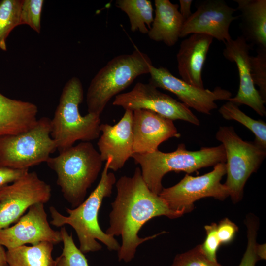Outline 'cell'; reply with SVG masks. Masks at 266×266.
<instances>
[{
	"mask_svg": "<svg viewBox=\"0 0 266 266\" xmlns=\"http://www.w3.org/2000/svg\"><path fill=\"white\" fill-rule=\"evenodd\" d=\"M155 16L148 33L149 38L173 46L180 38L184 19L179 6L169 0H155Z\"/></svg>",
	"mask_w": 266,
	"mask_h": 266,
	"instance_id": "ffe728a7",
	"label": "cell"
},
{
	"mask_svg": "<svg viewBox=\"0 0 266 266\" xmlns=\"http://www.w3.org/2000/svg\"><path fill=\"white\" fill-rule=\"evenodd\" d=\"M196 10L184 21L180 38L200 33L209 35L225 44L232 38L229 29L239 16H234L236 8L223 0H205L198 3Z\"/></svg>",
	"mask_w": 266,
	"mask_h": 266,
	"instance_id": "5bb4252c",
	"label": "cell"
},
{
	"mask_svg": "<svg viewBox=\"0 0 266 266\" xmlns=\"http://www.w3.org/2000/svg\"><path fill=\"white\" fill-rule=\"evenodd\" d=\"M150 57L136 48L132 53L112 58L92 79L86 94L89 113L100 116L110 100L128 87L139 76L149 73Z\"/></svg>",
	"mask_w": 266,
	"mask_h": 266,
	"instance_id": "8992f818",
	"label": "cell"
},
{
	"mask_svg": "<svg viewBox=\"0 0 266 266\" xmlns=\"http://www.w3.org/2000/svg\"><path fill=\"white\" fill-rule=\"evenodd\" d=\"M238 231L237 226L227 218L217 224V233L221 244L230 243L233 239Z\"/></svg>",
	"mask_w": 266,
	"mask_h": 266,
	"instance_id": "1f68e13d",
	"label": "cell"
},
{
	"mask_svg": "<svg viewBox=\"0 0 266 266\" xmlns=\"http://www.w3.org/2000/svg\"><path fill=\"white\" fill-rule=\"evenodd\" d=\"M256 253L259 260H266V244H256Z\"/></svg>",
	"mask_w": 266,
	"mask_h": 266,
	"instance_id": "e575fe53",
	"label": "cell"
},
{
	"mask_svg": "<svg viewBox=\"0 0 266 266\" xmlns=\"http://www.w3.org/2000/svg\"><path fill=\"white\" fill-rule=\"evenodd\" d=\"M206 236L204 242L200 245L202 253L209 260L217 262V252L221 244L217 233V224L212 223L205 226Z\"/></svg>",
	"mask_w": 266,
	"mask_h": 266,
	"instance_id": "4dcf8cb0",
	"label": "cell"
},
{
	"mask_svg": "<svg viewBox=\"0 0 266 266\" xmlns=\"http://www.w3.org/2000/svg\"><path fill=\"white\" fill-rule=\"evenodd\" d=\"M240 12L242 35L253 48L266 50V0H233Z\"/></svg>",
	"mask_w": 266,
	"mask_h": 266,
	"instance_id": "44dd1931",
	"label": "cell"
},
{
	"mask_svg": "<svg viewBox=\"0 0 266 266\" xmlns=\"http://www.w3.org/2000/svg\"><path fill=\"white\" fill-rule=\"evenodd\" d=\"M226 174V163H218L204 175L194 177L186 174L175 185L163 188L158 195L171 210L183 215L192 211L194 203L200 199L213 197L223 200L229 196L227 188L221 183Z\"/></svg>",
	"mask_w": 266,
	"mask_h": 266,
	"instance_id": "9c48e42d",
	"label": "cell"
},
{
	"mask_svg": "<svg viewBox=\"0 0 266 266\" xmlns=\"http://www.w3.org/2000/svg\"><path fill=\"white\" fill-rule=\"evenodd\" d=\"M51 197L50 185L35 171L0 187V230L17 222L32 205L47 203Z\"/></svg>",
	"mask_w": 266,
	"mask_h": 266,
	"instance_id": "30bf717a",
	"label": "cell"
},
{
	"mask_svg": "<svg viewBox=\"0 0 266 266\" xmlns=\"http://www.w3.org/2000/svg\"><path fill=\"white\" fill-rule=\"evenodd\" d=\"M7 265L6 261V251L0 243V266Z\"/></svg>",
	"mask_w": 266,
	"mask_h": 266,
	"instance_id": "d590c367",
	"label": "cell"
},
{
	"mask_svg": "<svg viewBox=\"0 0 266 266\" xmlns=\"http://www.w3.org/2000/svg\"><path fill=\"white\" fill-rule=\"evenodd\" d=\"M57 175V184L72 208L85 200L88 189L96 180L103 161L90 142H81L46 162Z\"/></svg>",
	"mask_w": 266,
	"mask_h": 266,
	"instance_id": "3957f363",
	"label": "cell"
},
{
	"mask_svg": "<svg viewBox=\"0 0 266 266\" xmlns=\"http://www.w3.org/2000/svg\"><path fill=\"white\" fill-rule=\"evenodd\" d=\"M213 40L209 35L194 33L181 42L176 59L178 73L182 80L204 88L202 71Z\"/></svg>",
	"mask_w": 266,
	"mask_h": 266,
	"instance_id": "ac0fdd59",
	"label": "cell"
},
{
	"mask_svg": "<svg viewBox=\"0 0 266 266\" xmlns=\"http://www.w3.org/2000/svg\"><path fill=\"white\" fill-rule=\"evenodd\" d=\"M6 266H8V265H6Z\"/></svg>",
	"mask_w": 266,
	"mask_h": 266,
	"instance_id": "8d00e7d4",
	"label": "cell"
},
{
	"mask_svg": "<svg viewBox=\"0 0 266 266\" xmlns=\"http://www.w3.org/2000/svg\"><path fill=\"white\" fill-rule=\"evenodd\" d=\"M171 266H224L208 259L202 253L200 245L187 252L177 254Z\"/></svg>",
	"mask_w": 266,
	"mask_h": 266,
	"instance_id": "f546056e",
	"label": "cell"
},
{
	"mask_svg": "<svg viewBox=\"0 0 266 266\" xmlns=\"http://www.w3.org/2000/svg\"><path fill=\"white\" fill-rule=\"evenodd\" d=\"M54 244L42 242L7 249L6 261L8 266H56L52 252Z\"/></svg>",
	"mask_w": 266,
	"mask_h": 266,
	"instance_id": "7402d4cb",
	"label": "cell"
},
{
	"mask_svg": "<svg viewBox=\"0 0 266 266\" xmlns=\"http://www.w3.org/2000/svg\"><path fill=\"white\" fill-rule=\"evenodd\" d=\"M111 160L108 158L101 172L100 180L89 197L79 205L74 208H66L68 214L65 216L54 206L49 208L50 223L56 227L69 225L75 230L79 242L80 250L83 253L100 251L101 242L110 251H118L120 245L114 238L104 233L100 228L98 214L104 198L112 194L116 178L112 172H109L108 166Z\"/></svg>",
	"mask_w": 266,
	"mask_h": 266,
	"instance_id": "7a4b0ae2",
	"label": "cell"
},
{
	"mask_svg": "<svg viewBox=\"0 0 266 266\" xmlns=\"http://www.w3.org/2000/svg\"><path fill=\"white\" fill-rule=\"evenodd\" d=\"M51 129V119L42 117L25 132L0 136V166L29 169L46 162L57 150Z\"/></svg>",
	"mask_w": 266,
	"mask_h": 266,
	"instance_id": "52a82bcc",
	"label": "cell"
},
{
	"mask_svg": "<svg viewBox=\"0 0 266 266\" xmlns=\"http://www.w3.org/2000/svg\"><path fill=\"white\" fill-rule=\"evenodd\" d=\"M132 129L133 154L153 152L162 142L181 136L172 120L144 109L133 111Z\"/></svg>",
	"mask_w": 266,
	"mask_h": 266,
	"instance_id": "2e32d148",
	"label": "cell"
},
{
	"mask_svg": "<svg viewBox=\"0 0 266 266\" xmlns=\"http://www.w3.org/2000/svg\"><path fill=\"white\" fill-rule=\"evenodd\" d=\"M43 0H22L21 25H27L38 33L41 31V18Z\"/></svg>",
	"mask_w": 266,
	"mask_h": 266,
	"instance_id": "4316f807",
	"label": "cell"
},
{
	"mask_svg": "<svg viewBox=\"0 0 266 266\" xmlns=\"http://www.w3.org/2000/svg\"><path fill=\"white\" fill-rule=\"evenodd\" d=\"M133 111L125 110L119 122L114 125L101 124L100 136L97 146L103 162L111 158L109 169H121L133 154L132 117Z\"/></svg>",
	"mask_w": 266,
	"mask_h": 266,
	"instance_id": "e0dca14e",
	"label": "cell"
},
{
	"mask_svg": "<svg viewBox=\"0 0 266 266\" xmlns=\"http://www.w3.org/2000/svg\"><path fill=\"white\" fill-rule=\"evenodd\" d=\"M149 74V83L172 93L188 107L200 113L210 114L211 111L218 107L216 101L228 100L232 97L230 91L219 86L210 90L190 85L174 76L164 67H156L152 65Z\"/></svg>",
	"mask_w": 266,
	"mask_h": 266,
	"instance_id": "7c38bea8",
	"label": "cell"
},
{
	"mask_svg": "<svg viewBox=\"0 0 266 266\" xmlns=\"http://www.w3.org/2000/svg\"><path fill=\"white\" fill-rule=\"evenodd\" d=\"M60 232L63 248L61 254L55 260L56 266H89L84 254L76 246L72 234H69L64 226Z\"/></svg>",
	"mask_w": 266,
	"mask_h": 266,
	"instance_id": "484cf974",
	"label": "cell"
},
{
	"mask_svg": "<svg viewBox=\"0 0 266 266\" xmlns=\"http://www.w3.org/2000/svg\"><path fill=\"white\" fill-rule=\"evenodd\" d=\"M29 171V169H15L0 166V187L13 183Z\"/></svg>",
	"mask_w": 266,
	"mask_h": 266,
	"instance_id": "d6a6232c",
	"label": "cell"
},
{
	"mask_svg": "<svg viewBox=\"0 0 266 266\" xmlns=\"http://www.w3.org/2000/svg\"><path fill=\"white\" fill-rule=\"evenodd\" d=\"M112 104L125 110L144 109L172 121L181 120L200 125L199 119L189 107L149 83H137L130 91L116 96Z\"/></svg>",
	"mask_w": 266,
	"mask_h": 266,
	"instance_id": "8fae6325",
	"label": "cell"
},
{
	"mask_svg": "<svg viewBox=\"0 0 266 266\" xmlns=\"http://www.w3.org/2000/svg\"><path fill=\"white\" fill-rule=\"evenodd\" d=\"M245 224L247 228L248 243L246 250L238 266H255L259 260L256 253V246L258 221L252 216L247 217Z\"/></svg>",
	"mask_w": 266,
	"mask_h": 266,
	"instance_id": "f1b7e54d",
	"label": "cell"
},
{
	"mask_svg": "<svg viewBox=\"0 0 266 266\" xmlns=\"http://www.w3.org/2000/svg\"><path fill=\"white\" fill-rule=\"evenodd\" d=\"M61 241L60 232L49 225L43 203L32 205L15 224L0 230V243L7 249L27 244L49 242L54 245Z\"/></svg>",
	"mask_w": 266,
	"mask_h": 266,
	"instance_id": "4fadbf2b",
	"label": "cell"
},
{
	"mask_svg": "<svg viewBox=\"0 0 266 266\" xmlns=\"http://www.w3.org/2000/svg\"><path fill=\"white\" fill-rule=\"evenodd\" d=\"M193 2L192 0H179L180 9L179 11L185 21L192 14L191 7Z\"/></svg>",
	"mask_w": 266,
	"mask_h": 266,
	"instance_id": "836d02e7",
	"label": "cell"
},
{
	"mask_svg": "<svg viewBox=\"0 0 266 266\" xmlns=\"http://www.w3.org/2000/svg\"><path fill=\"white\" fill-rule=\"evenodd\" d=\"M22 0L0 1V50L6 51V39L11 32L21 25Z\"/></svg>",
	"mask_w": 266,
	"mask_h": 266,
	"instance_id": "d4e9b609",
	"label": "cell"
},
{
	"mask_svg": "<svg viewBox=\"0 0 266 266\" xmlns=\"http://www.w3.org/2000/svg\"><path fill=\"white\" fill-rule=\"evenodd\" d=\"M84 99L83 85L72 77L64 85L54 117L51 119V136L61 152L78 140L90 142L100 134V116L88 113L81 115L79 105Z\"/></svg>",
	"mask_w": 266,
	"mask_h": 266,
	"instance_id": "277c9868",
	"label": "cell"
},
{
	"mask_svg": "<svg viewBox=\"0 0 266 266\" xmlns=\"http://www.w3.org/2000/svg\"><path fill=\"white\" fill-rule=\"evenodd\" d=\"M219 112L226 120H235L249 129L255 136L254 141L257 145L266 150V123L263 120L250 117L236 104L228 101L219 109Z\"/></svg>",
	"mask_w": 266,
	"mask_h": 266,
	"instance_id": "cb8c5ba5",
	"label": "cell"
},
{
	"mask_svg": "<svg viewBox=\"0 0 266 266\" xmlns=\"http://www.w3.org/2000/svg\"><path fill=\"white\" fill-rule=\"evenodd\" d=\"M37 113L34 103L10 99L0 92V136L31 129L37 121Z\"/></svg>",
	"mask_w": 266,
	"mask_h": 266,
	"instance_id": "d6986e66",
	"label": "cell"
},
{
	"mask_svg": "<svg viewBox=\"0 0 266 266\" xmlns=\"http://www.w3.org/2000/svg\"><path fill=\"white\" fill-rule=\"evenodd\" d=\"M115 184L116 196L111 203L109 226L105 233L113 237H121L118 260L128 263L134 257L139 245L165 233L140 237L138 233L145 223L156 217L174 219L182 215L171 210L158 195L149 189L138 167L132 176H121Z\"/></svg>",
	"mask_w": 266,
	"mask_h": 266,
	"instance_id": "6da1fadb",
	"label": "cell"
},
{
	"mask_svg": "<svg viewBox=\"0 0 266 266\" xmlns=\"http://www.w3.org/2000/svg\"><path fill=\"white\" fill-rule=\"evenodd\" d=\"M216 138L225 151L227 176L224 185L232 201L237 202L242 198L247 180L266 157V150L254 142L242 140L232 126L220 127Z\"/></svg>",
	"mask_w": 266,
	"mask_h": 266,
	"instance_id": "ba28073f",
	"label": "cell"
},
{
	"mask_svg": "<svg viewBox=\"0 0 266 266\" xmlns=\"http://www.w3.org/2000/svg\"><path fill=\"white\" fill-rule=\"evenodd\" d=\"M115 5L127 15L132 32L148 33L154 19L150 0H117Z\"/></svg>",
	"mask_w": 266,
	"mask_h": 266,
	"instance_id": "603a6c76",
	"label": "cell"
},
{
	"mask_svg": "<svg viewBox=\"0 0 266 266\" xmlns=\"http://www.w3.org/2000/svg\"><path fill=\"white\" fill-rule=\"evenodd\" d=\"M255 56L250 57V70L254 85L259 90V94L266 102V50L257 49Z\"/></svg>",
	"mask_w": 266,
	"mask_h": 266,
	"instance_id": "83f0119b",
	"label": "cell"
},
{
	"mask_svg": "<svg viewBox=\"0 0 266 266\" xmlns=\"http://www.w3.org/2000/svg\"><path fill=\"white\" fill-rule=\"evenodd\" d=\"M223 54L230 62L236 65L239 78L237 94L230 101L238 106H249L261 116H266V102L263 100L254 84L250 70V51L252 47L241 35L225 44Z\"/></svg>",
	"mask_w": 266,
	"mask_h": 266,
	"instance_id": "9a60e30c",
	"label": "cell"
},
{
	"mask_svg": "<svg viewBox=\"0 0 266 266\" xmlns=\"http://www.w3.org/2000/svg\"><path fill=\"white\" fill-rule=\"evenodd\" d=\"M132 157L140 166L142 178L148 187L157 195L163 188V178L169 172L183 171L188 174L202 168L226 162L225 151L222 144L189 151L184 144L181 143L171 152L158 150L149 153H133Z\"/></svg>",
	"mask_w": 266,
	"mask_h": 266,
	"instance_id": "5b68a950",
	"label": "cell"
}]
</instances>
